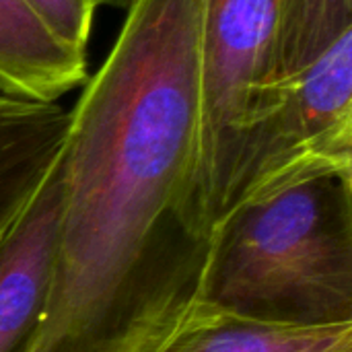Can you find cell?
Listing matches in <instances>:
<instances>
[{
  "label": "cell",
  "mask_w": 352,
  "mask_h": 352,
  "mask_svg": "<svg viewBox=\"0 0 352 352\" xmlns=\"http://www.w3.org/2000/svg\"><path fill=\"white\" fill-rule=\"evenodd\" d=\"M204 0H136L70 109L31 352H153L196 303L208 237L188 206Z\"/></svg>",
  "instance_id": "6da1fadb"
},
{
  "label": "cell",
  "mask_w": 352,
  "mask_h": 352,
  "mask_svg": "<svg viewBox=\"0 0 352 352\" xmlns=\"http://www.w3.org/2000/svg\"><path fill=\"white\" fill-rule=\"evenodd\" d=\"M196 303L278 326L352 324V171L239 202L210 231Z\"/></svg>",
  "instance_id": "7a4b0ae2"
},
{
  "label": "cell",
  "mask_w": 352,
  "mask_h": 352,
  "mask_svg": "<svg viewBox=\"0 0 352 352\" xmlns=\"http://www.w3.org/2000/svg\"><path fill=\"white\" fill-rule=\"evenodd\" d=\"M280 6L283 0H204L202 6L200 124L188 206L204 237L233 206L248 136L285 95Z\"/></svg>",
  "instance_id": "3957f363"
},
{
  "label": "cell",
  "mask_w": 352,
  "mask_h": 352,
  "mask_svg": "<svg viewBox=\"0 0 352 352\" xmlns=\"http://www.w3.org/2000/svg\"><path fill=\"white\" fill-rule=\"evenodd\" d=\"M280 105L248 136L231 210L324 171H352V31L283 82Z\"/></svg>",
  "instance_id": "277c9868"
},
{
  "label": "cell",
  "mask_w": 352,
  "mask_h": 352,
  "mask_svg": "<svg viewBox=\"0 0 352 352\" xmlns=\"http://www.w3.org/2000/svg\"><path fill=\"white\" fill-rule=\"evenodd\" d=\"M60 184L54 167L37 198L0 245V352H31L47 299Z\"/></svg>",
  "instance_id": "5b68a950"
},
{
  "label": "cell",
  "mask_w": 352,
  "mask_h": 352,
  "mask_svg": "<svg viewBox=\"0 0 352 352\" xmlns=\"http://www.w3.org/2000/svg\"><path fill=\"white\" fill-rule=\"evenodd\" d=\"M70 111L0 95V245L45 184L68 132Z\"/></svg>",
  "instance_id": "8992f818"
},
{
  "label": "cell",
  "mask_w": 352,
  "mask_h": 352,
  "mask_svg": "<svg viewBox=\"0 0 352 352\" xmlns=\"http://www.w3.org/2000/svg\"><path fill=\"white\" fill-rule=\"evenodd\" d=\"M87 78V52L60 39L25 0H0V95L56 103Z\"/></svg>",
  "instance_id": "52a82bcc"
},
{
  "label": "cell",
  "mask_w": 352,
  "mask_h": 352,
  "mask_svg": "<svg viewBox=\"0 0 352 352\" xmlns=\"http://www.w3.org/2000/svg\"><path fill=\"white\" fill-rule=\"evenodd\" d=\"M153 352H352V324L278 326L194 303Z\"/></svg>",
  "instance_id": "ba28073f"
},
{
  "label": "cell",
  "mask_w": 352,
  "mask_h": 352,
  "mask_svg": "<svg viewBox=\"0 0 352 352\" xmlns=\"http://www.w3.org/2000/svg\"><path fill=\"white\" fill-rule=\"evenodd\" d=\"M352 31V0H283L278 78L297 76Z\"/></svg>",
  "instance_id": "9c48e42d"
},
{
  "label": "cell",
  "mask_w": 352,
  "mask_h": 352,
  "mask_svg": "<svg viewBox=\"0 0 352 352\" xmlns=\"http://www.w3.org/2000/svg\"><path fill=\"white\" fill-rule=\"evenodd\" d=\"M41 21L66 43L87 52L97 0H25Z\"/></svg>",
  "instance_id": "30bf717a"
},
{
  "label": "cell",
  "mask_w": 352,
  "mask_h": 352,
  "mask_svg": "<svg viewBox=\"0 0 352 352\" xmlns=\"http://www.w3.org/2000/svg\"><path fill=\"white\" fill-rule=\"evenodd\" d=\"M136 0H97L99 6H111V8H122V10H128Z\"/></svg>",
  "instance_id": "8fae6325"
}]
</instances>
